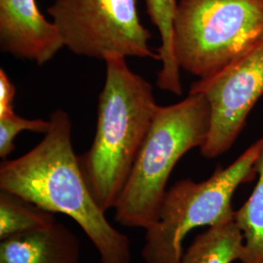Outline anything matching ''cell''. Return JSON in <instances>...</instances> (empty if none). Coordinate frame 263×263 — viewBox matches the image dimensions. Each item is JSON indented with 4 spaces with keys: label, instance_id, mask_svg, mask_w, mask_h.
Listing matches in <instances>:
<instances>
[{
    "label": "cell",
    "instance_id": "7",
    "mask_svg": "<svg viewBox=\"0 0 263 263\" xmlns=\"http://www.w3.org/2000/svg\"><path fill=\"white\" fill-rule=\"evenodd\" d=\"M189 94L204 95L211 105V128L201 154L208 159L224 154L263 96V38L219 72L195 81Z\"/></svg>",
    "mask_w": 263,
    "mask_h": 263
},
{
    "label": "cell",
    "instance_id": "12",
    "mask_svg": "<svg viewBox=\"0 0 263 263\" xmlns=\"http://www.w3.org/2000/svg\"><path fill=\"white\" fill-rule=\"evenodd\" d=\"M255 161L257 182L249 200L235 211L237 226L244 235V255L241 263H263V135Z\"/></svg>",
    "mask_w": 263,
    "mask_h": 263
},
{
    "label": "cell",
    "instance_id": "9",
    "mask_svg": "<svg viewBox=\"0 0 263 263\" xmlns=\"http://www.w3.org/2000/svg\"><path fill=\"white\" fill-rule=\"evenodd\" d=\"M80 256L78 236L57 220L0 243V263H79Z\"/></svg>",
    "mask_w": 263,
    "mask_h": 263
},
{
    "label": "cell",
    "instance_id": "10",
    "mask_svg": "<svg viewBox=\"0 0 263 263\" xmlns=\"http://www.w3.org/2000/svg\"><path fill=\"white\" fill-rule=\"evenodd\" d=\"M244 235L235 219L210 226L199 234L179 263H231L242 260Z\"/></svg>",
    "mask_w": 263,
    "mask_h": 263
},
{
    "label": "cell",
    "instance_id": "3",
    "mask_svg": "<svg viewBox=\"0 0 263 263\" xmlns=\"http://www.w3.org/2000/svg\"><path fill=\"white\" fill-rule=\"evenodd\" d=\"M211 119V105L202 94L158 106L114 207L118 223L146 230L157 221L173 170L188 151L203 146Z\"/></svg>",
    "mask_w": 263,
    "mask_h": 263
},
{
    "label": "cell",
    "instance_id": "4",
    "mask_svg": "<svg viewBox=\"0 0 263 263\" xmlns=\"http://www.w3.org/2000/svg\"><path fill=\"white\" fill-rule=\"evenodd\" d=\"M260 140L226 168H217L209 179L196 182L181 179L167 190L157 221L145 230L141 257L145 263H179L182 242L198 227L233 220L232 198L241 184L255 179V161Z\"/></svg>",
    "mask_w": 263,
    "mask_h": 263
},
{
    "label": "cell",
    "instance_id": "6",
    "mask_svg": "<svg viewBox=\"0 0 263 263\" xmlns=\"http://www.w3.org/2000/svg\"><path fill=\"white\" fill-rule=\"evenodd\" d=\"M47 12L64 46L76 55L158 61L149 47L151 32L141 22L138 0H54Z\"/></svg>",
    "mask_w": 263,
    "mask_h": 263
},
{
    "label": "cell",
    "instance_id": "14",
    "mask_svg": "<svg viewBox=\"0 0 263 263\" xmlns=\"http://www.w3.org/2000/svg\"><path fill=\"white\" fill-rule=\"evenodd\" d=\"M50 127V120L27 119L13 112L0 117V157L6 160L15 151L14 141L21 132L46 134Z\"/></svg>",
    "mask_w": 263,
    "mask_h": 263
},
{
    "label": "cell",
    "instance_id": "1",
    "mask_svg": "<svg viewBox=\"0 0 263 263\" xmlns=\"http://www.w3.org/2000/svg\"><path fill=\"white\" fill-rule=\"evenodd\" d=\"M32 149L0 165V190L53 214L72 218L94 245L102 263H132L131 241L108 221L90 191L71 141L68 114L57 109Z\"/></svg>",
    "mask_w": 263,
    "mask_h": 263
},
{
    "label": "cell",
    "instance_id": "15",
    "mask_svg": "<svg viewBox=\"0 0 263 263\" xmlns=\"http://www.w3.org/2000/svg\"><path fill=\"white\" fill-rule=\"evenodd\" d=\"M16 87L12 83L6 71L0 68V117L9 115L14 111V98Z\"/></svg>",
    "mask_w": 263,
    "mask_h": 263
},
{
    "label": "cell",
    "instance_id": "13",
    "mask_svg": "<svg viewBox=\"0 0 263 263\" xmlns=\"http://www.w3.org/2000/svg\"><path fill=\"white\" fill-rule=\"evenodd\" d=\"M55 221L53 213L15 193L0 190V240L46 227Z\"/></svg>",
    "mask_w": 263,
    "mask_h": 263
},
{
    "label": "cell",
    "instance_id": "5",
    "mask_svg": "<svg viewBox=\"0 0 263 263\" xmlns=\"http://www.w3.org/2000/svg\"><path fill=\"white\" fill-rule=\"evenodd\" d=\"M263 38V0H179L173 48L179 68L199 79L232 64Z\"/></svg>",
    "mask_w": 263,
    "mask_h": 263
},
{
    "label": "cell",
    "instance_id": "8",
    "mask_svg": "<svg viewBox=\"0 0 263 263\" xmlns=\"http://www.w3.org/2000/svg\"><path fill=\"white\" fill-rule=\"evenodd\" d=\"M63 47L56 26L41 14L35 0H0L1 52L42 66Z\"/></svg>",
    "mask_w": 263,
    "mask_h": 263
},
{
    "label": "cell",
    "instance_id": "11",
    "mask_svg": "<svg viewBox=\"0 0 263 263\" xmlns=\"http://www.w3.org/2000/svg\"><path fill=\"white\" fill-rule=\"evenodd\" d=\"M179 0H145L147 14L151 22L158 29L159 47L156 49L161 69L157 73L156 85L162 91L180 96L182 87L180 82L179 68L173 48L174 18Z\"/></svg>",
    "mask_w": 263,
    "mask_h": 263
},
{
    "label": "cell",
    "instance_id": "2",
    "mask_svg": "<svg viewBox=\"0 0 263 263\" xmlns=\"http://www.w3.org/2000/svg\"><path fill=\"white\" fill-rule=\"evenodd\" d=\"M104 63L94 141L79 161L96 202L107 212L117 204L159 105L151 83L126 58L109 56Z\"/></svg>",
    "mask_w": 263,
    "mask_h": 263
}]
</instances>
